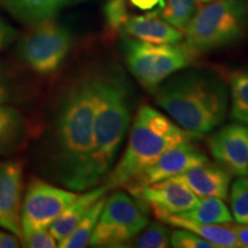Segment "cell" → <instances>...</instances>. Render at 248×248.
<instances>
[{
	"mask_svg": "<svg viewBox=\"0 0 248 248\" xmlns=\"http://www.w3.org/2000/svg\"><path fill=\"white\" fill-rule=\"evenodd\" d=\"M206 162H208V157L198 150L191 141H185L161 154L159 159L148 166L135 181L125 187L130 193H132L142 186L173 177Z\"/></svg>",
	"mask_w": 248,
	"mask_h": 248,
	"instance_id": "10",
	"label": "cell"
},
{
	"mask_svg": "<svg viewBox=\"0 0 248 248\" xmlns=\"http://www.w3.org/2000/svg\"><path fill=\"white\" fill-rule=\"evenodd\" d=\"M235 233H237L240 247L248 248V224L235 226Z\"/></svg>",
	"mask_w": 248,
	"mask_h": 248,
	"instance_id": "32",
	"label": "cell"
},
{
	"mask_svg": "<svg viewBox=\"0 0 248 248\" xmlns=\"http://www.w3.org/2000/svg\"><path fill=\"white\" fill-rule=\"evenodd\" d=\"M230 202L233 218L238 224H248V178L239 176L232 183Z\"/></svg>",
	"mask_w": 248,
	"mask_h": 248,
	"instance_id": "25",
	"label": "cell"
},
{
	"mask_svg": "<svg viewBox=\"0 0 248 248\" xmlns=\"http://www.w3.org/2000/svg\"><path fill=\"white\" fill-rule=\"evenodd\" d=\"M109 191L105 185L93 188L86 193L79 195L73 202L68 204L60 215L54 219V222L49 225V233L60 244L64 240L75 228L79 224L85 214L97 201L104 197Z\"/></svg>",
	"mask_w": 248,
	"mask_h": 248,
	"instance_id": "16",
	"label": "cell"
},
{
	"mask_svg": "<svg viewBox=\"0 0 248 248\" xmlns=\"http://www.w3.org/2000/svg\"><path fill=\"white\" fill-rule=\"evenodd\" d=\"M105 202H106V198L104 195L90 208L89 212L82 218V221L79 222V224L76 226L75 230L71 232L66 239L62 240L58 246L61 248H83L88 246L92 232L97 225L99 216H100L102 208L105 206Z\"/></svg>",
	"mask_w": 248,
	"mask_h": 248,
	"instance_id": "21",
	"label": "cell"
},
{
	"mask_svg": "<svg viewBox=\"0 0 248 248\" xmlns=\"http://www.w3.org/2000/svg\"><path fill=\"white\" fill-rule=\"evenodd\" d=\"M170 245L175 248H213L214 246L190 230H177L170 234Z\"/></svg>",
	"mask_w": 248,
	"mask_h": 248,
	"instance_id": "27",
	"label": "cell"
},
{
	"mask_svg": "<svg viewBox=\"0 0 248 248\" xmlns=\"http://www.w3.org/2000/svg\"><path fill=\"white\" fill-rule=\"evenodd\" d=\"M135 240L133 246L138 248H167L170 246V231L159 223L145 226Z\"/></svg>",
	"mask_w": 248,
	"mask_h": 248,
	"instance_id": "26",
	"label": "cell"
},
{
	"mask_svg": "<svg viewBox=\"0 0 248 248\" xmlns=\"http://www.w3.org/2000/svg\"><path fill=\"white\" fill-rule=\"evenodd\" d=\"M155 102L182 129L195 136L213 131L229 107L226 83L212 71L190 69L171 75L154 91Z\"/></svg>",
	"mask_w": 248,
	"mask_h": 248,
	"instance_id": "2",
	"label": "cell"
},
{
	"mask_svg": "<svg viewBox=\"0 0 248 248\" xmlns=\"http://www.w3.org/2000/svg\"><path fill=\"white\" fill-rule=\"evenodd\" d=\"M157 218L164 223L190 230L201 238L209 241L215 248H235L240 247L238 241L235 226L203 224L186 219L177 214H155Z\"/></svg>",
	"mask_w": 248,
	"mask_h": 248,
	"instance_id": "17",
	"label": "cell"
},
{
	"mask_svg": "<svg viewBox=\"0 0 248 248\" xmlns=\"http://www.w3.org/2000/svg\"><path fill=\"white\" fill-rule=\"evenodd\" d=\"M146 203L117 191L106 199L89 244L93 247H122L148 224Z\"/></svg>",
	"mask_w": 248,
	"mask_h": 248,
	"instance_id": "8",
	"label": "cell"
},
{
	"mask_svg": "<svg viewBox=\"0 0 248 248\" xmlns=\"http://www.w3.org/2000/svg\"><path fill=\"white\" fill-rule=\"evenodd\" d=\"M199 2H202V4H206V2H209V1H213V0H198Z\"/></svg>",
	"mask_w": 248,
	"mask_h": 248,
	"instance_id": "35",
	"label": "cell"
},
{
	"mask_svg": "<svg viewBox=\"0 0 248 248\" xmlns=\"http://www.w3.org/2000/svg\"><path fill=\"white\" fill-rule=\"evenodd\" d=\"M73 45V36L53 17L30 24L17 43L16 54L24 66L40 76L51 75L62 66Z\"/></svg>",
	"mask_w": 248,
	"mask_h": 248,
	"instance_id": "7",
	"label": "cell"
},
{
	"mask_svg": "<svg viewBox=\"0 0 248 248\" xmlns=\"http://www.w3.org/2000/svg\"><path fill=\"white\" fill-rule=\"evenodd\" d=\"M104 21L107 33L110 37L119 35L131 17L129 0H107L104 5Z\"/></svg>",
	"mask_w": 248,
	"mask_h": 248,
	"instance_id": "24",
	"label": "cell"
},
{
	"mask_svg": "<svg viewBox=\"0 0 248 248\" xmlns=\"http://www.w3.org/2000/svg\"><path fill=\"white\" fill-rule=\"evenodd\" d=\"M78 194L32 178L21 207V233L47 229Z\"/></svg>",
	"mask_w": 248,
	"mask_h": 248,
	"instance_id": "9",
	"label": "cell"
},
{
	"mask_svg": "<svg viewBox=\"0 0 248 248\" xmlns=\"http://www.w3.org/2000/svg\"><path fill=\"white\" fill-rule=\"evenodd\" d=\"M24 168L20 160L0 162V226L21 235Z\"/></svg>",
	"mask_w": 248,
	"mask_h": 248,
	"instance_id": "12",
	"label": "cell"
},
{
	"mask_svg": "<svg viewBox=\"0 0 248 248\" xmlns=\"http://www.w3.org/2000/svg\"><path fill=\"white\" fill-rule=\"evenodd\" d=\"M123 52L130 73L154 93L168 77L190 66L195 51L187 44H151L130 37L124 39Z\"/></svg>",
	"mask_w": 248,
	"mask_h": 248,
	"instance_id": "6",
	"label": "cell"
},
{
	"mask_svg": "<svg viewBox=\"0 0 248 248\" xmlns=\"http://www.w3.org/2000/svg\"><path fill=\"white\" fill-rule=\"evenodd\" d=\"M0 4L18 21L33 24L54 17L64 0H0Z\"/></svg>",
	"mask_w": 248,
	"mask_h": 248,
	"instance_id": "18",
	"label": "cell"
},
{
	"mask_svg": "<svg viewBox=\"0 0 248 248\" xmlns=\"http://www.w3.org/2000/svg\"><path fill=\"white\" fill-rule=\"evenodd\" d=\"M231 89V115L235 121L248 124V71L235 70L229 75Z\"/></svg>",
	"mask_w": 248,
	"mask_h": 248,
	"instance_id": "22",
	"label": "cell"
},
{
	"mask_svg": "<svg viewBox=\"0 0 248 248\" xmlns=\"http://www.w3.org/2000/svg\"><path fill=\"white\" fill-rule=\"evenodd\" d=\"M208 147L213 156L232 175H248V126L232 123L210 136Z\"/></svg>",
	"mask_w": 248,
	"mask_h": 248,
	"instance_id": "13",
	"label": "cell"
},
{
	"mask_svg": "<svg viewBox=\"0 0 248 248\" xmlns=\"http://www.w3.org/2000/svg\"><path fill=\"white\" fill-rule=\"evenodd\" d=\"M123 31L131 38L151 44H176L183 39L181 30L163 20L160 11L131 16Z\"/></svg>",
	"mask_w": 248,
	"mask_h": 248,
	"instance_id": "15",
	"label": "cell"
},
{
	"mask_svg": "<svg viewBox=\"0 0 248 248\" xmlns=\"http://www.w3.org/2000/svg\"><path fill=\"white\" fill-rule=\"evenodd\" d=\"M24 133L26 122L20 111L0 104V156L17 148Z\"/></svg>",
	"mask_w": 248,
	"mask_h": 248,
	"instance_id": "19",
	"label": "cell"
},
{
	"mask_svg": "<svg viewBox=\"0 0 248 248\" xmlns=\"http://www.w3.org/2000/svg\"><path fill=\"white\" fill-rule=\"evenodd\" d=\"M9 92L7 89V85L5 84L4 79L0 76V104H5L9 100Z\"/></svg>",
	"mask_w": 248,
	"mask_h": 248,
	"instance_id": "33",
	"label": "cell"
},
{
	"mask_svg": "<svg viewBox=\"0 0 248 248\" xmlns=\"http://www.w3.org/2000/svg\"><path fill=\"white\" fill-rule=\"evenodd\" d=\"M80 1H85V0H64V4H76Z\"/></svg>",
	"mask_w": 248,
	"mask_h": 248,
	"instance_id": "34",
	"label": "cell"
},
{
	"mask_svg": "<svg viewBox=\"0 0 248 248\" xmlns=\"http://www.w3.org/2000/svg\"><path fill=\"white\" fill-rule=\"evenodd\" d=\"M98 71H86L61 94L49 133V156L59 182L68 188H89L97 105Z\"/></svg>",
	"mask_w": 248,
	"mask_h": 248,
	"instance_id": "1",
	"label": "cell"
},
{
	"mask_svg": "<svg viewBox=\"0 0 248 248\" xmlns=\"http://www.w3.org/2000/svg\"><path fill=\"white\" fill-rule=\"evenodd\" d=\"M177 215L203 224H225L231 223L233 219L226 204L219 198L215 197H207L199 200L193 209Z\"/></svg>",
	"mask_w": 248,
	"mask_h": 248,
	"instance_id": "20",
	"label": "cell"
},
{
	"mask_svg": "<svg viewBox=\"0 0 248 248\" xmlns=\"http://www.w3.org/2000/svg\"><path fill=\"white\" fill-rule=\"evenodd\" d=\"M248 30V0L206 2L186 27V44L195 52H209L234 44Z\"/></svg>",
	"mask_w": 248,
	"mask_h": 248,
	"instance_id": "5",
	"label": "cell"
},
{
	"mask_svg": "<svg viewBox=\"0 0 248 248\" xmlns=\"http://www.w3.org/2000/svg\"><path fill=\"white\" fill-rule=\"evenodd\" d=\"M17 32L11 24H8L6 21L0 16V51L7 47L16 39Z\"/></svg>",
	"mask_w": 248,
	"mask_h": 248,
	"instance_id": "29",
	"label": "cell"
},
{
	"mask_svg": "<svg viewBox=\"0 0 248 248\" xmlns=\"http://www.w3.org/2000/svg\"><path fill=\"white\" fill-rule=\"evenodd\" d=\"M200 198L228 197L232 172L222 164L202 163L176 176Z\"/></svg>",
	"mask_w": 248,
	"mask_h": 248,
	"instance_id": "14",
	"label": "cell"
},
{
	"mask_svg": "<svg viewBox=\"0 0 248 248\" xmlns=\"http://www.w3.org/2000/svg\"><path fill=\"white\" fill-rule=\"evenodd\" d=\"M129 4L133 7L144 12L161 11L164 6V0H129Z\"/></svg>",
	"mask_w": 248,
	"mask_h": 248,
	"instance_id": "30",
	"label": "cell"
},
{
	"mask_svg": "<svg viewBox=\"0 0 248 248\" xmlns=\"http://www.w3.org/2000/svg\"><path fill=\"white\" fill-rule=\"evenodd\" d=\"M20 246V241L13 234L7 232L0 231V248H17Z\"/></svg>",
	"mask_w": 248,
	"mask_h": 248,
	"instance_id": "31",
	"label": "cell"
},
{
	"mask_svg": "<svg viewBox=\"0 0 248 248\" xmlns=\"http://www.w3.org/2000/svg\"><path fill=\"white\" fill-rule=\"evenodd\" d=\"M22 238L24 247L29 248H54L58 246V241L46 229L22 232L20 235Z\"/></svg>",
	"mask_w": 248,
	"mask_h": 248,
	"instance_id": "28",
	"label": "cell"
},
{
	"mask_svg": "<svg viewBox=\"0 0 248 248\" xmlns=\"http://www.w3.org/2000/svg\"><path fill=\"white\" fill-rule=\"evenodd\" d=\"M131 123V91L119 67L98 71L89 188L109 172Z\"/></svg>",
	"mask_w": 248,
	"mask_h": 248,
	"instance_id": "3",
	"label": "cell"
},
{
	"mask_svg": "<svg viewBox=\"0 0 248 248\" xmlns=\"http://www.w3.org/2000/svg\"><path fill=\"white\" fill-rule=\"evenodd\" d=\"M195 137L159 110L144 105L133 121L125 151L115 168L108 172L104 185L108 190L128 186L161 154Z\"/></svg>",
	"mask_w": 248,
	"mask_h": 248,
	"instance_id": "4",
	"label": "cell"
},
{
	"mask_svg": "<svg viewBox=\"0 0 248 248\" xmlns=\"http://www.w3.org/2000/svg\"><path fill=\"white\" fill-rule=\"evenodd\" d=\"M197 11L198 0H164L160 15L171 26L185 30Z\"/></svg>",
	"mask_w": 248,
	"mask_h": 248,
	"instance_id": "23",
	"label": "cell"
},
{
	"mask_svg": "<svg viewBox=\"0 0 248 248\" xmlns=\"http://www.w3.org/2000/svg\"><path fill=\"white\" fill-rule=\"evenodd\" d=\"M131 194L142 202L150 204L154 215L182 214L193 209L199 202V197L176 176L142 186Z\"/></svg>",
	"mask_w": 248,
	"mask_h": 248,
	"instance_id": "11",
	"label": "cell"
}]
</instances>
